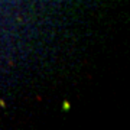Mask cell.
Here are the masks:
<instances>
[{"mask_svg":"<svg viewBox=\"0 0 130 130\" xmlns=\"http://www.w3.org/2000/svg\"><path fill=\"white\" fill-rule=\"evenodd\" d=\"M64 109H67V110H68V109H69V104H68V103H67V101H65V103H64Z\"/></svg>","mask_w":130,"mask_h":130,"instance_id":"obj_1","label":"cell"}]
</instances>
